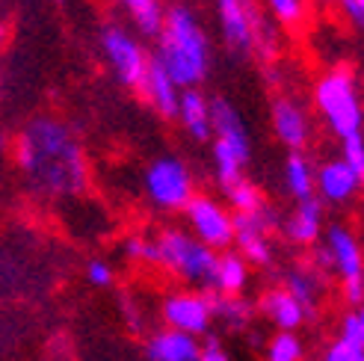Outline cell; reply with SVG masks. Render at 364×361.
Segmentation results:
<instances>
[{
  "label": "cell",
  "mask_w": 364,
  "mask_h": 361,
  "mask_svg": "<svg viewBox=\"0 0 364 361\" xmlns=\"http://www.w3.org/2000/svg\"><path fill=\"white\" fill-rule=\"evenodd\" d=\"M15 160L27 187L42 198H71L89 184V163L80 139L53 116L33 119L15 139Z\"/></svg>",
  "instance_id": "obj_1"
},
{
  "label": "cell",
  "mask_w": 364,
  "mask_h": 361,
  "mask_svg": "<svg viewBox=\"0 0 364 361\" xmlns=\"http://www.w3.org/2000/svg\"><path fill=\"white\" fill-rule=\"evenodd\" d=\"M160 65L169 71V77L190 89L208 77L210 68V42L198 24V18L187 6H169L163 12V24L157 33V53Z\"/></svg>",
  "instance_id": "obj_2"
},
{
  "label": "cell",
  "mask_w": 364,
  "mask_h": 361,
  "mask_svg": "<svg viewBox=\"0 0 364 361\" xmlns=\"http://www.w3.org/2000/svg\"><path fill=\"white\" fill-rule=\"evenodd\" d=\"M216 261H220V252L202 243L193 231L166 228L154 237L151 264L166 269L169 276L198 287V291H213Z\"/></svg>",
  "instance_id": "obj_3"
},
{
  "label": "cell",
  "mask_w": 364,
  "mask_h": 361,
  "mask_svg": "<svg viewBox=\"0 0 364 361\" xmlns=\"http://www.w3.org/2000/svg\"><path fill=\"white\" fill-rule=\"evenodd\" d=\"M213 122V175L220 187L228 190L243 178V169L252 157V139L240 110L228 98H210Z\"/></svg>",
  "instance_id": "obj_4"
},
{
  "label": "cell",
  "mask_w": 364,
  "mask_h": 361,
  "mask_svg": "<svg viewBox=\"0 0 364 361\" xmlns=\"http://www.w3.org/2000/svg\"><path fill=\"white\" fill-rule=\"evenodd\" d=\"M314 107L338 139L364 131V104L350 71L335 68L323 75L314 86Z\"/></svg>",
  "instance_id": "obj_5"
},
{
  "label": "cell",
  "mask_w": 364,
  "mask_h": 361,
  "mask_svg": "<svg viewBox=\"0 0 364 361\" xmlns=\"http://www.w3.org/2000/svg\"><path fill=\"white\" fill-rule=\"evenodd\" d=\"M142 195L149 198V205L157 210H184L187 202L196 195L193 184V172L181 157L166 154L151 160L142 169Z\"/></svg>",
  "instance_id": "obj_6"
},
{
  "label": "cell",
  "mask_w": 364,
  "mask_h": 361,
  "mask_svg": "<svg viewBox=\"0 0 364 361\" xmlns=\"http://www.w3.org/2000/svg\"><path fill=\"white\" fill-rule=\"evenodd\" d=\"M216 15L223 42L231 53H252L255 48H261V53H272V36H264L261 12L252 0H216Z\"/></svg>",
  "instance_id": "obj_7"
},
{
  "label": "cell",
  "mask_w": 364,
  "mask_h": 361,
  "mask_svg": "<svg viewBox=\"0 0 364 361\" xmlns=\"http://www.w3.org/2000/svg\"><path fill=\"white\" fill-rule=\"evenodd\" d=\"M282 225L279 210L261 205L252 213H234V243L240 246V255L255 266L272 264V243L269 234Z\"/></svg>",
  "instance_id": "obj_8"
},
{
  "label": "cell",
  "mask_w": 364,
  "mask_h": 361,
  "mask_svg": "<svg viewBox=\"0 0 364 361\" xmlns=\"http://www.w3.org/2000/svg\"><path fill=\"white\" fill-rule=\"evenodd\" d=\"M184 216H187L190 231L210 249L225 252L234 243V213L225 205L216 202V198L193 195L184 208Z\"/></svg>",
  "instance_id": "obj_9"
},
{
  "label": "cell",
  "mask_w": 364,
  "mask_h": 361,
  "mask_svg": "<svg viewBox=\"0 0 364 361\" xmlns=\"http://www.w3.org/2000/svg\"><path fill=\"white\" fill-rule=\"evenodd\" d=\"M101 53L107 65L113 68V75L119 83L124 86H139L142 75H145V65H149V53H145V48L134 39L127 30L110 24L101 30Z\"/></svg>",
  "instance_id": "obj_10"
},
{
  "label": "cell",
  "mask_w": 364,
  "mask_h": 361,
  "mask_svg": "<svg viewBox=\"0 0 364 361\" xmlns=\"http://www.w3.org/2000/svg\"><path fill=\"white\" fill-rule=\"evenodd\" d=\"M160 317L166 329L187 335H208L213 326V296L210 291H178L160 305Z\"/></svg>",
  "instance_id": "obj_11"
},
{
  "label": "cell",
  "mask_w": 364,
  "mask_h": 361,
  "mask_svg": "<svg viewBox=\"0 0 364 361\" xmlns=\"http://www.w3.org/2000/svg\"><path fill=\"white\" fill-rule=\"evenodd\" d=\"M326 249L332 255V273L343 281V284H361V273H364V246L358 240V234L343 225L335 222L326 228V237H323Z\"/></svg>",
  "instance_id": "obj_12"
},
{
  "label": "cell",
  "mask_w": 364,
  "mask_h": 361,
  "mask_svg": "<svg viewBox=\"0 0 364 361\" xmlns=\"http://www.w3.org/2000/svg\"><path fill=\"white\" fill-rule=\"evenodd\" d=\"M269 122H272L276 139L282 146H287L290 151H305V146L311 142V116H308V110L294 98L272 101Z\"/></svg>",
  "instance_id": "obj_13"
},
{
  "label": "cell",
  "mask_w": 364,
  "mask_h": 361,
  "mask_svg": "<svg viewBox=\"0 0 364 361\" xmlns=\"http://www.w3.org/2000/svg\"><path fill=\"white\" fill-rule=\"evenodd\" d=\"M364 180L355 175V169L347 163L343 157L326 160L317 169V180H314V195L323 205H347L358 195Z\"/></svg>",
  "instance_id": "obj_14"
},
{
  "label": "cell",
  "mask_w": 364,
  "mask_h": 361,
  "mask_svg": "<svg viewBox=\"0 0 364 361\" xmlns=\"http://www.w3.org/2000/svg\"><path fill=\"white\" fill-rule=\"evenodd\" d=\"M198 352H202L198 335H187L178 329L151 332L142 344L145 361H198Z\"/></svg>",
  "instance_id": "obj_15"
},
{
  "label": "cell",
  "mask_w": 364,
  "mask_h": 361,
  "mask_svg": "<svg viewBox=\"0 0 364 361\" xmlns=\"http://www.w3.org/2000/svg\"><path fill=\"white\" fill-rule=\"evenodd\" d=\"M136 89H139L142 98L149 101L163 119H175L178 98H181V86L169 77V71L160 65L157 57H149V65H145V75H142V80H139Z\"/></svg>",
  "instance_id": "obj_16"
},
{
  "label": "cell",
  "mask_w": 364,
  "mask_h": 361,
  "mask_svg": "<svg viewBox=\"0 0 364 361\" xmlns=\"http://www.w3.org/2000/svg\"><path fill=\"white\" fill-rule=\"evenodd\" d=\"M282 234L296 246H314L323 240V202L317 195L302 198L282 220Z\"/></svg>",
  "instance_id": "obj_17"
},
{
  "label": "cell",
  "mask_w": 364,
  "mask_h": 361,
  "mask_svg": "<svg viewBox=\"0 0 364 361\" xmlns=\"http://www.w3.org/2000/svg\"><path fill=\"white\" fill-rule=\"evenodd\" d=\"M255 311L264 314L279 332H296V329H302L308 323L305 308L284 291V287H269L267 293H261L258 305H255Z\"/></svg>",
  "instance_id": "obj_18"
},
{
  "label": "cell",
  "mask_w": 364,
  "mask_h": 361,
  "mask_svg": "<svg viewBox=\"0 0 364 361\" xmlns=\"http://www.w3.org/2000/svg\"><path fill=\"white\" fill-rule=\"evenodd\" d=\"M175 119H178L181 124H184V131H187L193 139H198V142H210V136H213L210 98H205L202 92H198V86L181 89Z\"/></svg>",
  "instance_id": "obj_19"
},
{
  "label": "cell",
  "mask_w": 364,
  "mask_h": 361,
  "mask_svg": "<svg viewBox=\"0 0 364 361\" xmlns=\"http://www.w3.org/2000/svg\"><path fill=\"white\" fill-rule=\"evenodd\" d=\"M282 287L302 305L308 320L317 317L320 299H323V291H326V276L320 273V269H314L311 264L308 266H290L284 273V284Z\"/></svg>",
  "instance_id": "obj_20"
},
{
  "label": "cell",
  "mask_w": 364,
  "mask_h": 361,
  "mask_svg": "<svg viewBox=\"0 0 364 361\" xmlns=\"http://www.w3.org/2000/svg\"><path fill=\"white\" fill-rule=\"evenodd\" d=\"M314 180H317V166L305 151H290L284 160V190L290 198H311L314 195Z\"/></svg>",
  "instance_id": "obj_21"
},
{
  "label": "cell",
  "mask_w": 364,
  "mask_h": 361,
  "mask_svg": "<svg viewBox=\"0 0 364 361\" xmlns=\"http://www.w3.org/2000/svg\"><path fill=\"white\" fill-rule=\"evenodd\" d=\"M246 284H249V261L240 252H220L213 291L216 293H243Z\"/></svg>",
  "instance_id": "obj_22"
},
{
  "label": "cell",
  "mask_w": 364,
  "mask_h": 361,
  "mask_svg": "<svg viewBox=\"0 0 364 361\" xmlns=\"http://www.w3.org/2000/svg\"><path fill=\"white\" fill-rule=\"evenodd\" d=\"M255 317V305L243 293H216L213 296V320L225 323L228 329H246Z\"/></svg>",
  "instance_id": "obj_23"
},
{
  "label": "cell",
  "mask_w": 364,
  "mask_h": 361,
  "mask_svg": "<svg viewBox=\"0 0 364 361\" xmlns=\"http://www.w3.org/2000/svg\"><path fill=\"white\" fill-rule=\"evenodd\" d=\"M127 9V15L134 18V24L145 33V36H157L160 24H163V0H119Z\"/></svg>",
  "instance_id": "obj_24"
},
{
  "label": "cell",
  "mask_w": 364,
  "mask_h": 361,
  "mask_svg": "<svg viewBox=\"0 0 364 361\" xmlns=\"http://www.w3.org/2000/svg\"><path fill=\"white\" fill-rule=\"evenodd\" d=\"M302 358H305V344L296 332H276L264 347V361H302Z\"/></svg>",
  "instance_id": "obj_25"
},
{
  "label": "cell",
  "mask_w": 364,
  "mask_h": 361,
  "mask_svg": "<svg viewBox=\"0 0 364 361\" xmlns=\"http://www.w3.org/2000/svg\"><path fill=\"white\" fill-rule=\"evenodd\" d=\"M223 193H225V198H228L231 213H252V210H258L261 205H267L264 195H261V190L255 187V184H249L246 178H240L237 184H231V187L223 190Z\"/></svg>",
  "instance_id": "obj_26"
},
{
  "label": "cell",
  "mask_w": 364,
  "mask_h": 361,
  "mask_svg": "<svg viewBox=\"0 0 364 361\" xmlns=\"http://www.w3.org/2000/svg\"><path fill=\"white\" fill-rule=\"evenodd\" d=\"M264 4L272 15H276V21H282L284 27H299L308 15L305 0H264Z\"/></svg>",
  "instance_id": "obj_27"
},
{
  "label": "cell",
  "mask_w": 364,
  "mask_h": 361,
  "mask_svg": "<svg viewBox=\"0 0 364 361\" xmlns=\"http://www.w3.org/2000/svg\"><path fill=\"white\" fill-rule=\"evenodd\" d=\"M341 157L355 169V175L364 180V131L350 134L341 139Z\"/></svg>",
  "instance_id": "obj_28"
},
{
  "label": "cell",
  "mask_w": 364,
  "mask_h": 361,
  "mask_svg": "<svg viewBox=\"0 0 364 361\" xmlns=\"http://www.w3.org/2000/svg\"><path fill=\"white\" fill-rule=\"evenodd\" d=\"M122 252L127 261L134 264H151V255H154V237H127L122 243Z\"/></svg>",
  "instance_id": "obj_29"
},
{
  "label": "cell",
  "mask_w": 364,
  "mask_h": 361,
  "mask_svg": "<svg viewBox=\"0 0 364 361\" xmlns=\"http://www.w3.org/2000/svg\"><path fill=\"white\" fill-rule=\"evenodd\" d=\"M86 281L92 284V287H113L116 281V273H113V264L110 261H104V258H92L86 264Z\"/></svg>",
  "instance_id": "obj_30"
},
{
  "label": "cell",
  "mask_w": 364,
  "mask_h": 361,
  "mask_svg": "<svg viewBox=\"0 0 364 361\" xmlns=\"http://www.w3.org/2000/svg\"><path fill=\"white\" fill-rule=\"evenodd\" d=\"M323 361H364V350L343 338H335L323 352Z\"/></svg>",
  "instance_id": "obj_31"
},
{
  "label": "cell",
  "mask_w": 364,
  "mask_h": 361,
  "mask_svg": "<svg viewBox=\"0 0 364 361\" xmlns=\"http://www.w3.org/2000/svg\"><path fill=\"white\" fill-rule=\"evenodd\" d=\"M198 361H231L228 352L223 350V344L216 338H208L202 344V352H198Z\"/></svg>",
  "instance_id": "obj_32"
},
{
  "label": "cell",
  "mask_w": 364,
  "mask_h": 361,
  "mask_svg": "<svg viewBox=\"0 0 364 361\" xmlns=\"http://www.w3.org/2000/svg\"><path fill=\"white\" fill-rule=\"evenodd\" d=\"M311 266L320 269L323 276H329L332 273V255H329V249H326V243H314V252H311Z\"/></svg>",
  "instance_id": "obj_33"
},
{
  "label": "cell",
  "mask_w": 364,
  "mask_h": 361,
  "mask_svg": "<svg viewBox=\"0 0 364 361\" xmlns=\"http://www.w3.org/2000/svg\"><path fill=\"white\" fill-rule=\"evenodd\" d=\"M338 4H341L343 12H347L350 21L364 30V0H338Z\"/></svg>",
  "instance_id": "obj_34"
},
{
  "label": "cell",
  "mask_w": 364,
  "mask_h": 361,
  "mask_svg": "<svg viewBox=\"0 0 364 361\" xmlns=\"http://www.w3.org/2000/svg\"><path fill=\"white\" fill-rule=\"evenodd\" d=\"M338 338H343V340H350V344L361 347V344H358V320H355V311L341 320V332H338Z\"/></svg>",
  "instance_id": "obj_35"
},
{
  "label": "cell",
  "mask_w": 364,
  "mask_h": 361,
  "mask_svg": "<svg viewBox=\"0 0 364 361\" xmlns=\"http://www.w3.org/2000/svg\"><path fill=\"white\" fill-rule=\"evenodd\" d=\"M355 320H358V344H361V350H364V302L355 305Z\"/></svg>",
  "instance_id": "obj_36"
},
{
  "label": "cell",
  "mask_w": 364,
  "mask_h": 361,
  "mask_svg": "<svg viewBox=\"0 0 364 361\" xmlns=\"http://www.w3.org/2000/svg\"><path fill=\"white\" fill-rule=\"evenodd\" d=\"M6 149H9V139H6V131L0 128V154H4Z\"/></svg>",
  "instance_id": "obj_37"
},
{
  "label": "cell",
  "mask_w": 364,
  "mask_h": 361,
  "mask_svg": "<svg viewBox=\"0 0 364 361\" xmlns=\"http://www.w3.org/2000/svg\"><path fill=\"white\" fill-rule=\"evenodd\" d=\"M361 291H364V273H361Z\"/></svg>",
  "instance_id": "obj_38"
},
{
  "label": "cell",
  "mask_w": 364,
  "mask_h": 361,
  "mask_svg": "<svg viewBox=\"0 0 364 361\" xmlns=\"http://www.w3.org/2000/svg\"><path fill=\"white\" fill-rule=\"evenodd\" d=\"M50 4H63V0H50Z\"/></svg>",
  "instance_id": "obj_39"
},
{
  "label": "cell",
  "mask_w": 364,
  "mask_h": 361,
  "mask_svg": "<svg viewBox=\"0 0 364 361\" xmlns=\"http://www.w3.org/2000/svg\"><path fill=\"white\" fill-rule=\"evenodd\" d=\"M320 4H332V0H320Z\"/></svg>",
  "instance_id": "obj_40"
}]
</instances>
